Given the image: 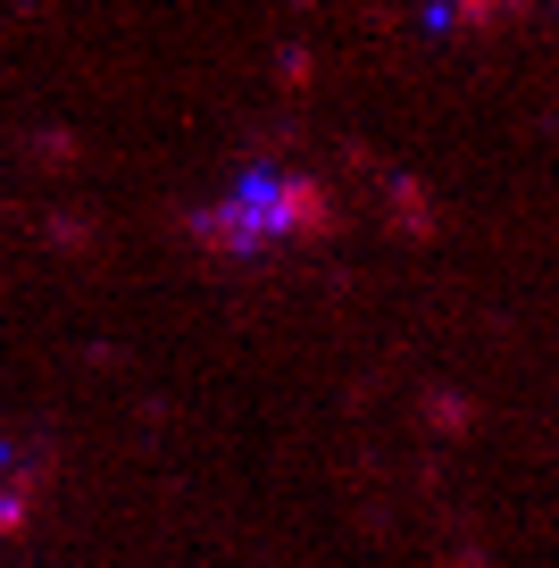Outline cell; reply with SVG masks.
<instances>
[{
  "mask_svg": "<svg viewBox=\"0 0 559 568\" xmlns=\"http://www.w3.org/2000/svg\"><path fill=\"white\" fill-rule=\"evenodd\" d=\"M317 217H326V193H317V184L260 168V176H243L217 210H201V234H210L217 251H260V243H293V234H309Z\"/></svg>",
  "mask_w": 559,
  "mask_h": 568,
  "instance_id": "1",
  "label": "cell"
}]
</instances>
